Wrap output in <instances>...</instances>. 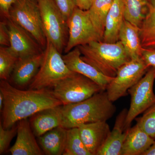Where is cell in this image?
<instances>
[{
    "label": "cell",
    "instance_id": "cell-36",
    "mask_svg": "<svg viewBox=\"0 0 155 155\" xmlns=\"http://www.w3.org/2000/svg\"><path fill=\"white\" fill-rule=\"evenodd\" d=\"M154 1H155V0H154Z\"/></svg>",
    "mask_w": 155,
    "mask_h": 155
},
{
    "label": "cell",
    "instance_id": "cell-13",
    "mask_svg": "<svg viewBox=\"0 0 155 155\" xmlns=\"http://www.w3.org/2000/svg\"><path fill=\"white\" fill-rule=\"evenodd\" d=\"M84 144L91 155H97L111 130L107 122L81 124L78 127Z\"/></svg>",
    "mask_w": 155,
    "mask_h": 155
},
{
    "label": "cell",
    "instance_id": "cell-27",
    "mask_svg": "<svg viewBox=\"0 0 155 155\" xmlns=\"http://www.w3.org/2000/svg\"><path fill=\"white\" fill-rule=\"evenodd\" d=\"M136 121L147 133L155 139V103Z\"/></svg>",
    "mask_w": 155,
    "mask_h": 155
},
{
    "label": "cell",
    "instance_id": "cell-9",
    "mask_svg": "<svg viewBox=\"0 0 155 155\" xmlns=\"http://www.w3.org/2000/svg\"><path fill=\"white\" fill-rule=\"evenodd\" d=\"M155 67H150L144 76L128 90L131 100L125 120V129L130 128L133 120L155 103Z\"/></svg>",
    "mask_w": 155,
    "mask_h": 155
},
{
    "label": "cell",
    "instance_id": "cell-23",
    "mask_svg": "<svg viewBox=\"0 0 155 155\" xmlns=\"http://www.w3.org/2000/svg\"><path fill=\"white\" fill-rule=\"evenodd\" d=\"M114 0H93L88 10L90 17L97 31L103 38L106 18Z\"/></svg>",
    "mask_w": 155,
    "mask_h": 155
},
{
    "label": "cell",
    "instance_id": "cell-33",
    "mask_svg": "<svg viewBox=\"0 0 155 155\" xmlns=\"http://www.w3.org/2000/svg\"><path fill=\"white\" fill-rule=\"evenodd\" d=\"M78 7L82 10L87 11L89 9L93 0H77Z\"/></svg>",
    "mask_w": 155,
    "mask_h": 155
},
{
    "label": "cell",
    "instance_id": "cell-1",
    "mask_svg": "<svg viewBox=\"0 0 155 155\" xmlns=\"http://www.w3.org/2000/svg\"><path fill=\"white\" fill-rule=\"evenodd\" d=\"M0 91L4 96L2 113L4 128H11L22 119L31 117L40 111L63 105L48 88L22 90L11 85L7 80H1Z\"/></svg>",
    "mask_w": 155,
    "mask_h": 155
},
{
    "label": "cell",
    "instance_id": "cell-10",
    "mask_svg": "<svg viewBox=\"0 0 155 155\" xmlns=\"http://www.w3.org/2000/svg\"><path fill=\"white\" fill-rule=\"evenodd\" d=\"M69 37L65 54L79 45L87 44L91 42L103 41L93 24L88 10L77 7L67 21Z\"/></svg>",
    "mask_w": 155,
    "mask_h": 155
},
{
    "label": "cell",
    "instance_id": "cell-17",
    "mask_svg": "<svg viewBox=\"0 0 155 155\" xmlns=\"http://www.w3.org/2000/svg\"><path fill=\"white\" fill-rule=\"evenodd\" d=\"M154 140L137 122L135 125L127 130L122 147V155H143Z\"/></svg>",
    "mask_w": 155,
    "mask_h": 155
},
{
    "label": "cell",
    "instance_id": "cell-28",
    "mask_svg": "<svg viewBox=\"0 0 155 155\" xmlns=\"http://www.w3.org/2000/svg\"><path fill=\"white\" fill-rule=\"evenodd\" d=\"M17 126L11 128H4L2 122L0 123V154H3L8 150L11 140L17 134Z\"/></svg>",
    "mask_w": 155,
    "mask_h": 155
},
{
    "label": "cell",
    "instance_id": "cell-26",
    "mask_svg": "<svg viewBox=\"0 0 155 155\" xmlns=\"http://www.w3.org/2000/svg\"><path fill=\"white\" fill-rule=\"evenodd\" d=\"M18 58L13 54L8 47H0V78L7 80L11 73Z\"/></svg>",
    "mask_w": 155,
    "mask_h": 155
},
{
    "label": "cell",
    "instance_id": "cell-14",
    "mask_svg": "<svg viewBox=\"0 0 155 155\" xmlns=\"http://www.w3.org/2000/svg\"><path fill=\"white\" fill-rule=\"evenodd\" d=\"M16 142L9 151L12 155H42L44 154L27 119L18 122Z\"/></svg>",
    "mask_w": 155,
    "mask_h": 155
},
{
    "label": "cell",
    "instance_id": "cell-32",
    "mask_svg": "<svg viewBox=\"0 0 155 155\" xmlns=\"http://www.w3.org/2000/svg\"><path fill=\"white\" fill-rule=\"evenodd\" d=\"M18 0H0V11L1 15L8 19L10 17V9Z\"/></svg>",
    "mask_w": 155,
    "mask_h": 155
},
{
    "label": "cell",
    "instance_id": "cell-35",
    "mask_svg": "<svg viewBox=\"0 0 155 155\" xmlns=\"http://www.w3.org/2000/svg\"><path fill=\"white\" fill-rule=\"evenodd\" d=\"M4 104V96L2 93L0 91V111H2Z\"/></svg>",
    "mask_w": 155,
    "mask_h": 155
},
{
    "label": "cell",
    "instance_id": "cell-31",
    "mask_svg": "<svg viewBox=\"0 0 155 155\" xmlns=\"http://www.w3.org/2000/svg\"><path fill=\"white\" fill-rule=\"evenodd\" d=\"M141 57L148 67H155V48H142Z\"/></svg>",
    "mask_w": 155,
    "mask_h": 155
},
{
    "label": "cell",
    "instance_id": "cell-21",
    "mask_svg": "<svg viewBox=\"0 0 155 155\" xmlns=\"http://www.w3.org/2000/svg\"><path fill=\"white\" fill-rule=\"evenodd\" d=\"M119 39L130 59L141 57L139 27L125 19L119 31Z\"/></svg>",
    "mask_w": 155,
    "mask_h": 155
},
{
    "label": "cell",
    "instance_id": "cell-6",
    "mask_svg": "<svg viewBox=\"0 0 155 155\" xmlns=\"http://www.w3.org/2000/svg\"><path fill=\"white\" fill-rule=\"evenodd\" d=\"M44 30L49 40L61 54L67 46L69 37L67 22L54 0H37Z\"/></svg>",
    "mask_w": 155,
    "mask_h": 155
},
{
    "label": "cell",
    "instance_id": "cell-30",
    "mask_svg": "<svg viewBox=\"0 0 155 155\" xmlns=\"http://www.w3.org/2000/svg\"><path fill=\"white\" fill-rule=\"evenodd\" d=\"M0 44L2 46H10V34L5 21L0 22Z\"/></svg>",
    "mask_w": 155,
    "mask_h": 155
},
{
    "label": "cell",
    "instance_id": "cell-8",
    "mask_svg": "<svg viewBox=\"0 0 155 155\" xmlns=\"http://www.w3.org/2000/svg\"><path fill=\"white\" fill-rule=\"evenodd\" d=\"M150 68L142 57L130 59L122 65L106 89L110 101L114 103L127 95L128 90L144 76Z\"/></svg>",
    "mask_w": 155,
    "mask_h": 155
},
{
    "label": "cell",
    "instance_id": "cell-24",
    "mask_svg": "<svg viewBox=\"0 0 155 155\" xmlns=\"http://www.w3.org/2000/svg\"><path fill=\"white\" fill-rule=\"evenodd\" d=\"M148 0H125V20L140 27L148 11Z\"/></svg>",
    "mask_w": 155,
    "mask_h": 155
},
{
    "label": "cell",
    "instance_id": "cell-3",
    "mask_svg": "<svg viewBox=\"0 0 155 155\" xmlns=\"http://www.w3.org/2000/svg\"><path fill=\"white\" fill-rule=\"evenodd\" d=\"M78 47L82 60L109 77H115L118 69L130 60L120 41H94Z\"/></svg>",
    "mask_w": 155,
    "mask_h": 155
},
{
    "label": "cell",
    "instance_id": "cell-15",
    "mask_svg": "<svg viewBox=\"0 0 155 155\" xmlns=\"http://www.w3.org/2000/svg\"><path fill=\"white\" fill-rule=\"evenodd\" d=\"M44 55L43 51L35 55L18 59L11 75L14 83L20 87L30 84L41 66Z\"/></svg>",
    "mask_w": 155,
    "mask_h": 155
},
{
    "label": "cell",
    "instance_id": "cell-22",
    "mask_svg": "<svg viewBox=\"0 0 155 155\" xmlns=\"http://www.w3.org/2000/svg\"><path fill=\"white\" fill-rule=\"evenodd\" d=\"M141 46L155 48V1L148 0V11L140 27Z\"/></svg>",
    "mask_w": 155,
    "mask_h": 155
},
{
    "label": "cell",
    "instance_id": "cell-25",
    "mask_svg": "<svg viewBox=\"0 0 155 155\" xmlns=\"http://www.w3.org/2000/svg\"><path fill=\"white\" fill-rule=\"evenodd\" d=\"M64 155H91L84 144L78 127L67 129Z\"/></svg>",
    "mask_w": 155,
    "mask_h": 155
},
{
    "label": "cell",
    "instance_id": "cell-4",
    "mask_svg": "<svg viewBox=\"0 0 155 155\" xmlns=\"http://www.w3.org/2000/svg\"><path fill=\"white\" fill-rule=\"evenodd\" d=\"M47 40L41 66L29 84L30 89L53 87L61 80L75 73L68 68L63 56L55 47L49 40Z\"/></svg>",
    "mask_w": 155,
    "mask_h": 155
},
{
    "label": "cell",
    "instance_id": "cell-12",
    "mask_svg": "<svg viewBox=\"0 0 155 155\" xmlns=\"http://www.w3.org/2000/svg\"><path fill=\"white\" fill-rule=\"evenodd\" d=\"M80 50L76 47L63 56L67 67L72 72L78 73L94 81L106 91L108 84L114 77L104 75L91 64L85 62L81 58Z\"/></svg>",
    "mask_w": 155,
    "mask_h": 155
},
{
    "label": "cell",
    "instance_id": "cell-5",
    "mask_svg": "<svg viewBox=\"0 0 155 155\" xmlns=\"http://www.w3.org/2000/svg\"><path fill=\"white\" fill-rule=\"evenodd\" d=\"M10 19L30 34L44 50L47 40L37 0H18L10 11Z\"/></svg>",
    "mask_w": 155,
    "mask_h": 155
},
{
    "label": "cell",
    "instance_id": "cell-2",
    "mask_svg": "<svg viewBox=\"0 0 155 155\" xmlns=\"http://www.w3.org/2000/svg\"><path fill=\"white\" fill-rule=\"evenodd\" d=\"M116 110L107 91H103L80 102L62 105L61 126L69 129L85 123L107 122Z\"/></svg>",
    "mask_w": 155,
    "mask_h": 155
},
{
    "label": "cell",
    "instance_id": "cell-29",
    "mask_svg": "<svg viewBox=\"0 0 155 155\" xmlns=\"http://www.w3.org/2000/svg\"><path fill=\"white\" fill-rule=\"evenodd\" d=\"M64 19L67 21L78 7L77 0H54Z\"/></svg>",
    "mask_w": 155,
    "mask_h": 155
},
{
    "label": "cell",
    "instance_id": "cell-34",
    "mask_svg": "<svg viewBox=\"0 0 155 155\" xmlns=\"http://www.w3.org/2000/svg\"><path fill=\"white\" fill-rule=\"evenodd\" d=\"M143 155H155V139L152 145L143 153Z\"/></svg>",
    "mask_w": 155,
    "mask_h": 155
},
{
    "label": "cell",
    "instance_id": "cell-16",
    "mask_svg": "<svg viewBox=\"0 0 155 155\" xmlns=\"http://www.w3.org/2000/svg\"><path fill=\"white\" fill-rule=\"evenodd\" d=\"M127 111L124 109L118 114L113 130L97 155H122L123 143L129 129L125 128Z\"/></svg>",
    "mask_w": 155,
    "mask_h": 155
},
{
    "label": "cell",
    "instance_id": "cell-20",
    "mask_svg": "<svg viewBox=\"0 0 155 155\" xmlns=\"http://www.w3.org/2000/svg\"><path fill=\"white\" fill-rule=\"evenodd\" d=\"M67 128L59 126L39 137V144L45 154L63 155L67 140Z\"/></svg>",
    "mask_w": 155,
    "mask_h": 155
},
{
    "label": "cell",
    "instance_id": "cell-19",
    "mask_svg": "<svg viewBox=\"0 0 155 155\" xmlns=\"http://www.w3.org/2000/svg\"><path fill=\"white\" fill-rule=\"evenodd\" d=\"M125 0H114L106 18L103 41L115 43L119 41V31L125 19Z\"/></svg>",
    "mask_w": 155,
    "mask_h": 155
},
{
    "label": "cell",
    "instance_id": "cell-18",
    "mask_svg": "<svg viewBox=\"0 0 155 155\" xmlns=\"http://www.w3.org/2000/svg\"><path fill=\"white\" fill-rule=\"evenodd\" d=\"M62 106L43 110L31 116L29 122L36 137H38L56 127L61 126Z\"/></svg>",
    "mask_w": 155,
    "mask_h": 155
},
{
    "label": "cell",
    "instance_id": "cell-7",
    "mask_svg": "<svg viewBox=\"0 0 155 155\" xmlns=\"http://www.w3.org/2000/svg\"><path fill=\"white\" fill-rule=\"evenodd\" d=\"M103 91L94 81L75 73L57 84L52 91L63 105H65L80 102Z\"/></svg>",
    "mask_w": 155,
    "mask_h": 155
},
{
    "label": "cell",
    "instance_id": "cell-11",
    "mask_svg": "<svg viewBox=\"0 0 155 155\" xmlns=\"http://www.w3.org/2000/svg\"><path fill=\"white\" fill-rule=\"evenodd\" d=\"M10 36V50L18 59L31 57L44 51L33 37L10 18L6 19Z\"/></svg>",
    "mask_w": 155,
    "mask_h": 155
}]
</instances>
